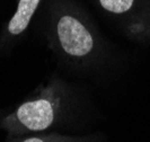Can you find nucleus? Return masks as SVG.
<instances>
[{
  "label": "nucleus",
  "instance_id": "nucleus-4",
  "mask_svg": "<svg viewBox=\"0 0 150 142\" xmlns=\"http://www.w3.org/2000/svg\"><path fill=\"white\" fill-rule=\"evenodd\" d=\"M98 1L106 11L117 15L129 11L134 4V0H98Z\"/></svg>",
  "mask_w": 150,
  "mask_h": 142
},
{
  "label": "nucleus",
  "instance_id": "nucleus-2",
  "mask_svg": "<svg viewBox=\"0 0 150 142\" xmlns=\"http://www.w3.org/2000/svg\"><path fill=\"white\" fill-rule=\"evenodd\" d=\"M55 34L62 51L69 57L85 58L95 47V40L88 27L74 15L63 14L59 17Z\"/></svg>",
  "mask_w": 150,
  "mask_h": 142
},
{
  "label": "nucleus",
  "instance_id": "nucleus-5",
  "mask_svg": "<svg viewBox=\"0 0 150 142\" xmlns=\"http://www.w3.org/2000/svg\"><path fill=\"white\" fill-rule=\"evenodd\" d=\"M88 138H77V136H67V135L50 134L40 135V136H30L24 139L22 142H88Z\"/></svg>",
  "mask_w": 150,
  "mask_h": 142
},
{
  "label": "nucleus",
  "instance_id": "nucleus-1",
  "mask_svg": "<svg viewBox=\"0 0 150 142\" xmlns=\"http://www.w3.org/2000/svg\"><path fill=\"white\" fill-rule=\"evenodd\" d=\"M59 98L47 94L27 100L10 116L16 132H41L51 127L59 112Z\"/></svg>",
  "mask_w": 150,
  "mask_h": 142
},
{
  "label": "nucleus",
  "instance_id": "nucleus-3",
  "mask_svg": "<svg viewBox=\"0 0 150 142\" xmlns=\"http://www.w3.org/2000/svg\"><path fill=\"white\" fill-rule=\"evenodd\" d=\"M41 0H18L16 11L7 25L8 33L13 36L21 35L28 27Z\"/></svg>",
  "mask_w": 150,
  "mask_h": 142
}]
</instances>
